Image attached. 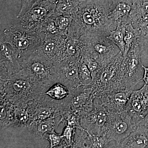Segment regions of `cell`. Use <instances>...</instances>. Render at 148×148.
Wrapping results in <instances>:
<instances>
[{
  "instance_id": "obj_2",
  "label": "cell",
  "mask_w": 148,
  "mask_h": 148,
  "mask_svg": "<svg viewBox=\"0 0 148 148\" xmlns=\"http://www.w3.org/2000/svg\"><path fill=\"white\" fill-rule=\"evenodd\" d=\"M46 91L21 70L8 78L1 79V98L14 105L34 101Z\"/></svg>"
},
{
  "instance_id": "obj_36",
  "label": "cell",
  "mask_w": 148,
  "mask_h": 148,
  "mask_svg": "<svg viewBox=\"0 0 148 148\" xmlns=\"http://www.w3.org/2000/svg\"><path fill=\"white\" fill-rule=\"evenodd\" d=\"M82 58L91 73L96 71L101 68V66L98 61L92 57L86 56L82 57Z\"/></svg>"
},
{
  "instance_id": "obj_20",
  "label": "cell",
  "mask_w": 148,
  "mask_h": 148,
  "mask_svg": "<svg viewBox=\"0 0 148 148\" xmlns=\"http://www.w3.org/2000/svg\"><path fill=\"white\" fill-rule=\"evenodd\" d=\"M61 114L58 113L47 119L38 122H34L28 127L31 135L34 140H45V133L55 130L61 123Z\"/></svg>"
},
{
  "instance_id": "obj_11",
  "label": "cell",
  "mask_w": 148,
  "mask_h": 148,
  "mask_svg": "<svg viewBox=\"0 0 148 148\" xmlns=\"http://www.w3.org/2000/svg\"><path fill=\"white\" fill-rule=\"evenodd\" d=\"M95 99L91 85H87L81 86L70 91L69 96L63 100V102L81 116L92 110Z\"/></svg>"
},
{
  "instance_id": "obj_10",
  "label": "cell",
  "mask_w": 148,
  "mask_h": 148,
  "mask_svg": "<svg viewBox=\"0 0 148 148\" xmlns=\"http://www.w3.org/2000/svg\"><path fill=\"white\" fill-rule=\"evenodd\" d=\"M96 99L92 110L80 116V124L90 134L104 136L108 112Z\"/></svg>"
},
{
  "instance_id": "obj_1",
  "label": "cell",
  "mask_w": 148,
  "mask_h": 148,
  "mask_svg": "<svg viewBox=\"0 0 148 148\" xmlns=\"http://www.w3.org/2000/svg\"><path fill=\"white\" fill-rule=\"evenodd\" d=\"M110 5V0L79 1L66 37H108L111 32L108 18Z\"/></svg>"
},
{
  "instance_id": "obj_38",
  "label": "cell",
  "mask_w": 148,
  "mask_h": 148,
  "mask_svg": "<svg viewBox=\"0 0 148 148\" xmlns=\"http://www.w3.org/2000/svg\"><path fill=\"white\" fill-rule=\"evenodd\" d=\"M144 69V75L143 78V81L145 84L148 85V66H145L143 65Z\"/></svg>"
},
{
  "instance_id": "obj_7",
  "label": "cell",
  "mask_w": 148,
  "mask_h": 148,
  "mask_svg": "<svg viewBox=\"0 0 148 148\" xmlns=\"http://www.w3.org/2000/svg\"><path fill=\"white\" fill-rule=\"evenodd\" d=\"M143 75L144 69L138 42L124 57L122 64L123 82L125 90H134L136 85L143 81Z\"/></svg>"
},
{
  "instance_id": "obj_30",
  "label": "cell",
  "mask_w": 148,
  "mask_h": 148,
  "mask_svg": "<svg viewBox=\"0 0 148 148\" xmlns=\"http://www.w3.org/2000/svg\"><path fill=\"white\" fill-rule=\"evenodd\" d=\"M78 73L82 85L91 84L92 81L91 72L82 58L79 62Z\"/></svg>"
},
{
  "instance_id": "obj_16",
  "label": "cell",
  "mask_w": 148,
  "mask_h": 148,
  "mask_svg": "<svg viewBox=\"0 0 148 148\" xmlns=\"http://www.w3.org/2000/svg\"><path fill=\"white\" fill-rule=\"evenodd\" d=\"M132 0H110L108 18L111 32L121 24H128Z\"/></svg>"
},
{
  "instance_id": "obj_35",
  "label": "cell",
  "mask_w": 148,
  "mask_h": 148,
  "mask_svg": "<svg viewBox=\"0 0 148 148\" xmlns=\"http://www.w3.org/2000/svg\"><path fill=\"white\" fill-rule=\"evenodd\" d=\"M43 139L47 140L49 143L48 148H61L63 138L61 134H57L55 130L45 133L44 135Z\"/></svg>"
},
{
  "instance_id": "obj_31",
  "label": "cell",
  "mask_w": 148,
  "mask_h": 148,
  "mask_svg": "<svg viewBox=\"0 0 148 148\" xmlns=\"http://www.w3.org/2000/svg\"><path fill=\"white\" fill-rule=\"evenodd\" d=\"M76 128L69 125L65 126L61 134L63 143L61 148H73Z\"/></svg>"
},
{
  "instance_id": "obj_37",
  "label": "cell",
  "mask_w": 148,
  "mask_h": 148,
  "mask_svg": "<svg viewBox=\"0 0 148 148\" xmlns=\"http://www.w3.org/2000/svg\"><path fill=\"white\" fill-rule=\"evenodd\" d=\"M21 7L19 12L16 16L17 18H19L22 15H24V14L32 7L37 0H21Z\"/></svg>"
},
{
  "instance_id": "obj_3",
  "label": "cell",
  "mask_w": 148,
  "mask_h": 148,
  "mask_svg": "<svg viewBox=\"0 0 148 148\" xmlns=\"http://www.w3.org/2000/svg\"><path fill=\"white\" fill-rule=\"evenodd\" d=\"M124 56L121 51L110 63L91 73V85L95 98L106 92L126 90L123 82L122 64Z\"/></svg>"
},
{
  "instance_id": "obj_4",
  "label": "cell",
  "mask_w": 148,
  "mask_h": 148,
  "mask_svg": "<svg viewBox=\"0 0 148 148\" xmlns=\"http://www.w3.org/2000/svg\"><path fill=\"white\" fill-rule=\"evenodd\" d=\"M44 36L42 33L25 29L18 23L4 30L1 35L0 44L10 45L19 54L21 63L39 48Z\"/></svg>"
},
{
  "instance_id": "obj_29",
  "label": "cell",
  "mask_w": 148,
  "mask_h": 148,
  "mask_svg": "<svg viewBox=\"0 0 148 148\" xmlns=\"http://www.w3.org/2000/svg\"><path fill=\"white\" fill-rule=\"evenodd\" d=\"M51 16L55 20L59 34L66 37L72 24L73 17L63 15Z\"/></svg>"
},
{
  "instance_id": "obj_24",
  "label": "cell",
  "mask_w": 148,
  "mask_h": 148,
  "mask_svg": "<svg viewBox=\"0 0 148 148\" xmlns=\"http://www.w3.org/2000/svg\"><path fill=\"white\" fill-rule=\"evenodd\" d=\"M79 1L78 0H58L53 15H63L73 17L75 12Z\"/></svg>"
},
{
  "instance_id": "obj_28",
  "label": "cell",
  "mask_w": 148,
  "mask_h": 148,
  "mask_svg": "<svg viewBox=\"0 0 148 148\" xmlns=\"http://www.w3.org/2000/svg\"><path fill=\"white\" fill-rule=\"evenodd\" d=\"M89 135L85 130L76 128L73 148H91Z\"/></svg>"
},
{
  "instance_id": "obj_13",
  "label": "cell",
  "mask_w": 148,
  "mask_h": 148,
  "mask_svg": "<svg viewBox=\"0 0 148 148\" xmlns=\"http://www.w3.org/2000/svg\"><path fill=\"white\" fill-rule=\"evenodd\" d=\"M66 38L61 35H45L38 50L55 65L66 58Z\"/></svg>"
},
{
  "instance_id": "obj_39",
  "label": "cell",
  "mask_w": 148,
  "mask_h": 148,
  "mask_svg": "<svg viewBox=\"0 0 148 148\" xmlns=\"http://www.w3.org/2000/svg\"><path fill=\"white\" fill-rule=\"evenodd\" d=\"M137 125H140L148 127V113L143 119L140 121Z\"/></svg>"
},
{
  "instance_id": "obj_34",
  "label": "cell",
  "mask_w": 148,
  "mask_h": 148,
  "mask_svg": "<svg viewBox=\"0 0 148 148\" xmlns=\"http://www.w3.org/2000/svg\"><path fill=\"white\" fill-rule=\"evenodd\" d=\"M39 32L44 35H60L55 20L52 16L49 17L42 23Z\"/></svg>"
},
{
  "instance_id": "obj_21",
  "label": "cell",
  "mask_w": 148,
  "mask_h": 148,
  "mask_svg": "<svg viewBox=\"0 0 148 148\" xmlns=\"http://www.w3.org/2000/svg\"><path fill=\"white\" fill-rule=\"evenodd\" d=\"M112 148H148V127L136 125L127 138Z\"/></svg>"
},
{
  "instance_id": "obj_27",
  "label": "cell",
  "mask_w": 148,
  "mask_h": 148,
  "mask_svg": "<svg viewBox=\"0 0 148 148\" xmlns=\"http://www.w3.org/2000/svg\"><path fill=\"white\" fill-rule=\"evenodd\" d=\"M125 24L119 25L114 30L112 31L108 38L118 47L123 54L125 49L124 35Z\"/></svg>"
},
{
  "instance_id": "obj_32",
  "label": "cell",
  "mask_w": 148,
  "mask_h": 148,
  "mask_svg": "<svg viewBox=\"0 0 148 148\" xmlns=\"http://www.w3.org/2000/svg\"><path fill=\"white\" fill-rule=\"evenodd\" d=\"M142 64L148 66V33L140 36L138 38Z\"/></svg>"
},
{
  "instance_id": "obj_18",
  "label": "cell",
  "mask_w": 148,
  "mask_h": 148,
  "mask_svg": "<svg viewBox=\"0 0 148 148\" xmlns=\"http://www.w3.org/2000/svg\"><path fill=\"white\" fill-rule=\"evenodd\" d=\"M61 101L53 100L43 93L40 95L34 101L35 108L32 123L42 121L60 113L59 108Z\"/></svg>"
},
{
  "instance_id": "obj_12",
  "label": "cell",
  "mask_w": 148,
  "mask_h": 148,
  "mask_svg": "<svg viewBox=\"0 0 148 148\" xmlns=\"http://www.w3.org/2000/svg\"><path fill=\"white\" fill-rule=\"evenodd\" d=\"M132 118L135 125L148 113V85L132 91L125 110Z\"/></svg>"
},
{
  "instance_id": "obj_25",
  "label": "cell",
  "mask_w": 148,
  "mask_h": 148,
  "mask_svg": "<svg viewBox=\"0 0 148 148\" xmlns=\"http://www.w3.org/2000/svg\"><path fill=\"white\" fill-rule=\"evenodd\" d=\"M140 36V31L134 28L130 23L125 24L124 35L125 49L123 53L124 57L127 55L130 49L138 42Z\"/></svg>"
},
{
  "instance_id": "obj_14",
  "label": "cell",
  "mask_w": 148,
  "mask_h": 148,
  "mask_svg": "<svg viewBox=\"0 0 148 148\" xmlns=\"http://www.w3.org/2000/svg\"><path fill=\"white\" fill-rule=\"evenodd\" d=\"M79 61L66 58L55 64L58 73V82L66 86L70 91L82 85L78 73Z\"/></svg>"
},
{
  "instance_id": "obj_23",
  "label": "cell",
  "mask_w": 148,
  "mask_h": 148,
  "mask_svg": "<svg viewBox=\"0 0 148 148\" xmlns=\"http://www.w3.org/2000/svg\"><path fill=\"white\" fill-rule=\"evenodd\" d=\"M14 106L4 98H1V130L9 126L14 119Z\"/></svg>"
},
{
  "instance_id": "obj_17",
  "label": "cell",
  "mask_w": 148,
  "mask_h": 148,
  "mask_svg": "<svg viewBox=\"0 0 148 148\" xmlns=\"http://www.w3.org/2000/svg\"><path fill=\"white\" fill-rule=\"evenodd\" d=\"M132 91L119 90L106 92L99 99L109 112H121L125 111Z\"/></svg>"
},
{
  "instance_id": "obj_6",
  "label": "cell",
  "mask_w": 148,
  "mask_h": 148,
  "mask_svg": "<svg viewBox=\"0 0 148 148\" xmlns=\"http://www.w3.org/2000/svg\"><path fill=\"white\" fill-rule=\"evenodd\" d=\"M84 44L82 57L90 56L98 61L101 67L112 61L121 52L119 48L106 36H82Z\"/></svg>"
},
{
  "instance_id": "obj_15",
  "label": "cell",
  "mask_w": 148,
  "mask_h": 148,
  "mask_svg": "<svg viewBox=\"0 0 148 148\" xmlns=\"http://www.w3.org/2000/svg\"><path fill=\"white\" fill-rule=\"evenodd\" d=\"M22 69L19 54L7 43L0 46L1 79H5L18 73Z\"/></svg>"
},
{
  "instance_id": "obj_40",
  "label": "cell",
  "mask_w": 148,
  "mask_h": 148,
  "mask_svg": "<svg viewBox=\"0 0 148 148\" xmlns=\"http://www.w3.org/2000/svg\"><path fill=\"white\" fill-rule=\"evenodd\" d=\"M51 1H53L54 2L56 3L58 0H51Z\"/></svg>"
},
{
  "instance_id": "obj_22",
  "label": "cell",
  "mask_w": 148,
  "mask_h": 148,
  "mask_svg": "<svg viewBox=\"0 0 148 148\" xmlns=\"http://www.w3.org/2000/svg\"><path fill=\"white\" fill-rule=\"evenodd\" d=\"M84 44L79 38L67 36L66 38V58L79 61Z\"/></svg>"
},
{
  "instance_id": "obj_9",
  "label": "cell",
  "mask_w": 148,
  "mask_h": 148,
  "mask_svg": "<svg viewBox=\"0 0 148 148\" xmlns=\"http://www.w3.org/2000/svg\"><path fill=\"white\" fill-rule=\"evenodd\" d=\"M56 3L51 0H37L24 15L18 24L25 29L39 32L42 24L54 14Z\"/></svg>"
},
{
  "instance_id": "obj_8",
  "label": "cell",
  "mask_w": 148,
  "mask_h": 148,
  "mask_svg": "<svg viewBox=\"0 0 148 148\" xmlns=\"http://www.w3.org/2000/svg\"><path fill=\"white\" fill-rule=\"evenodd\" d=\"M136 126L132 118L126 111L109 112L105 125L104 136L115 144L121 143L134 130Z\"/></svg>"
},
{
  "instance_id": "obj_26",
  "label": "cell",
  "mask_w": 148,
  "mask_h": 148,
  "mask_svg": "<svg viewBox=\"0 0 148 148\" xmlns=\"http://www.w3.org/2000/svg\"><path fill=\"white\" fill-rule=\"evenodd\" d=\"M43 94L56 101H63L70 94V90L66 86L59 82L54 84Z\"/></svg>"
},
{
  "instance_id": "obj_41",
  "label": "cell",
  "mask_w": 148,
  "mask_h": 148,
  "mask_svg": "<svg viewBox=\"0 0 148 148\" xmlns=\"http://www.w3.org/2000/svg\"><path fill=\"white\" fill-rule=\"evenodd\" d=\"M78 1H84V0H78Z\"/></svg>"
},
{
  "instance_id": "obj_19",
  "label": "cell",
  "mask_w": 148,
  "mask_h": 148,
  "mask_svg": "<svg viewBox=\"0 0 148 148\" xmlns=\"http://www.w3.org/2000/svg\"><path fill=\"white\" fill-rule=\"evenodd\" d=\"M14 117L11 124L8 127L16 130H24L29 127L34 112V101L14 105Z\"/></svg>"
},
{
  "instance_id": "obj_33",
  "label": "cell",
  "mask_w": 148,
  "mask_h": 148,
  "mask_svg": "<svg viewBox=\"0 0 148 148\" xmlns=\"http://www.w3.org/2000/svg\"><path fill=\"white\" fill-rule=\"evenodd\" d=\"M130 23L134 28L140 31V36L148 33V14L138 16L130 21Z\"/></svg>"
},
{
  "instance_id": "obj_5",
  "label": "cell",
  "mask_w": 148,
  "mask_h": 148,
  "mask_svg": "<svg viewBox=\"0 0 148 148\" xmlns=\"http://www.w3.org/2000/svg\"><path fill=\"white\" fill-rule=\"evenodd\" d=\"M22 70L35 82L47 90L58 82V75L54 64L38 49L21 62Z\"/></svg>"
}]
</instances>
